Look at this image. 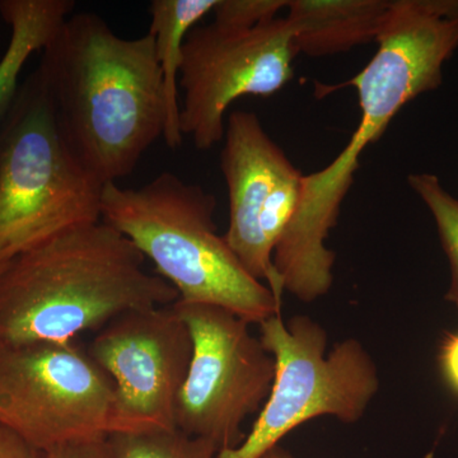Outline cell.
Instances as JSON below:
<instances>
[{"mask_svg": "<svg viewBox=\"0 0 458 458\" xmlns=\"http://www.w3.org/2000/svg\"><path fill=\"white\" fill-rule=\"evenodd\" d=\"M375 55L360 73L336 86L316 84L325 98L342 87L358 93L360 120L331 164L303 176L293 218L273 252L284 292L311 303L328 293L336 254L327 247L336 227L360 157L387 131L401 108L439 89L443 66L458 50V21L443 16L437 0H391Z\"/></svg>", "mask_w": 458, "mask_h": 458, "instance_id": "obj_1", "label": "cell"}, {"mask_svg": "<svg viewBox=\"0 0 458 458\" xmlns=\"http://www.w3.org/2000/svg\"><path fill=\"white\" fill-rule=\"evenodd\" d=\"M38 71L66 143L105 185L129 176L164 138V78L152 33L123 38L98 14H72L42 50Z\"/></svg>", "mask_w": 458, "mask_h": 458, "instance_id": "obj_2", "label": "cell"}, {"mask_svg": "<svg viewBox=\"0 0 458 458\" xmlns=\"http://www.w3.org/2000/svg\"><path fill=\"white\" fill-rule=\"evenodd\" d=\"M129 238L99 221L50 238L0 269V349L73 342L123 313L171 306L176 289L144 269Z\"/></svg>", "mask_w": 458, "mask_h": 458, "instance_id": "obj_3", "label": "cell"}, {"mask_svg": "<svg viewBox=\"0 0 458 458\" xmlns=\"http://www.w3.org/2000/svg\"><path fill=\"white\" fill-rule=\"evenodd\" d=\"M216 198L164 172L140 188L106 183L101 221L131 241L183 303L228 310L249 324L279 315L269 286L250 276L216 223Z\"/></svg>", "mask_w": 458, "mask_h": 458, "instance_id": "obj_4", "label": "cell"}, {"mask_svg": "<svg viewBox=\"0 0 458 458\" xmlns=\"http://www.w3.org/2000/svg\"><path fill=\"white\" fill-rule=\"evenodd\" d=\"M104 189L66 143L36 69L0 123V267L57 234L101 221Z\"/></svg>", "mask_w": 458, "mask_h": 458, "instance_id": "obj_5", "label": "cell"}, {"mask_svg": "<svg viewBox=\"0 0 458 458\" xmlns=\"http://www.w3.org/2000/svg\"><path fill=\"white\" fill-rule=\"evenodd\" d=\"M259 327L262 345L276 360V378L245 441L216 458H260L311 419L352 424L363 417L378 393L379 377L358 340H344L327 355V330L309 316L284 322L279 313Z\"/></svg>", "mask_w": 458, "mask_h": 458, "instance_id": "obj_6", "label": "cell"}, {"mask_svg": "<svg viewBox=\"0 0 458 458\" xmlns=\"http://www.w3.org/2000/svg\"><path fill=\"white\" fill-rule=\"evenodd\" d=\"M114 384L73 342L0 349V426L47 452L113 432Z\"/></svg>", "mask_w": 458, "mask_h": 458, "instance_id": "obj_7", "label": "cell"}, {"mask_svg": "<svg viewBox=\"0 0 458 458\" xmlns=\"http://www.w3.org/2000/svg\"><path fill=\"white\" fill-rule=\"evenodd\" d=\"M188 325L192 357L179 394L174 426L219 451L245 441L242 424L269 396L276 360L249 322L209 304L174 303Z\"/></svg>", "mask_w": 458, "mask_h": 458, "instance_id": "obj_8", "label": "cell"}, {"mask_svg": "<svg viewBox=\"0 0 458 458\" xmlns=\"http://www.w3.org/2000/svg\"><path fill=\"white\" fill-rule=\"evenodd\" d=\"M298 55L285 17L249 31L209 23L195 26L183 42L179 87L180 129L199 150L221 143L225 113L238 98H269L293 78Z\"/></svg>", "mask_w": 458, "mask_h": 458, "instance_id": "obj_9", "label": "cell"}, {"mask_svg": "<svg viewBox=\"0 0 458 458\" xmlns=\"http://www.w3.org/2000/svg\"><path fill=\"white\" fill-rule=\"evenodd\" d=\"M221 170L229 201L225 241L250 276L267 283L282 303L284 286L273 252L297 212L304 174L258 114L241 110L227 117Z\"/></svg>", "mask_w": 458, "mask_h": 458, "instance_id": "obj_10", "label": "cell"}, {"mask_svg": "<svg viewBox=\"0 0 458 458\" xmlns=\"http://www.w3.org/2000/svg\"><path fill=\"white\" fill-rule=\"evenodd\" d=\"M89 354L114 384L111 433L176 429L192 339L174 304L113 319L93 337Z\"/></svg>", "mask_w": 458, "mask_h": 458, "instance_id": "obj_11", "label": "cell"}, {"mask_svg": "<svg viewBox=\"0 0 458 458\" xmlns=\"http://www.w3.org/2000/svg\"><path fill=\"white\" fill-rule=\"evenodd\" d=\"M391 0H288L286 21L298 54L322 57L376 41Z\"/></svg>", "mask_w": 458, "mask_h": 458, "instance_id": "obj_12", "label": "cell"}, {"mask_svg": "<svg viewBox=\"0 0 458 458\" xmlns=\"http://www.w3.org/2000/svg\"><path fill=\"white\" fill-rule=\"evenodd\" d=\"M73 0H2L0 14L11 27V38L0 59V123L20 89V75L32 54L42 51L73 14Z\"/></svg>", "mask_w": 458, "mask_h": 458, "instance_id": "obj_13", "label": "cell"}, {"mask_svg": "<svg viewBox=\"0 0 458 458\" xmlns=\"http://www.w3.org/2000/svg\"><path fill=\"white\" fill-rule=\"evenodd\" d=\"M216 0H153L149 5V33L155 38L156 55L164 78L165 126L164 140L170 149L183 140L180 129L179 80L183 42Z\"/></svg>", "mask_w": 458, "mask_h": 458, "instance_id": "obj_14", "label": "cell"}, {"mask_svg": "<svg viewBox=\"0 0 458 458\" xmlns=\"http://www.w3.org/2000/svg\"><path fill=\"white\" fill-rule=\"evenodd\" d=\"M110 458H216L218 447L177 429L111 433L107 436Z\"/></svg>", "mask_w": 458, "mask_h": 458, "instance_id": "obj_15", "label": "cell"}, {"mask_svg": "<svg viewBox=\"0 0 458 458\" xmlns=\"http://www.w3.org/2000/svg\"><path fill=\"white\" fill-rule=\"evenodd\" d=\"M410 189L426 204L432 214L451 270V283L445 301L458 310V199L442 185L433 174H411L408 176Z\"/></svg>", "mask_w": 458, "mask_h": 458, "instance_id": "obj_16", "label": "cell"}, {"mask_svg": "<svg viewBox=\"0 0 458 458\" xmlns=\"http://www.w3.org/2000/svg\"><path fill=\"white\" fill-rule=\"evenodd\" d=\"M288 0H216L214 25L233 31H249L280 17Z\"/></svg>", "mask_w": 458, "mask_h": 458, "instance_id": "obj_17", "label": "cell"}, {"mask_svg": "<svg viewBox=\"0 0 458 458\" xmlns=\"http://www.w3.org/2000/svg\"><path fill=\"white\" fill-rule=\"evenodd\" d=\"M106 438L107 437H98V438L66 443L45 454L47 458H110Z\"/></svg>", "mask_w": 458, "mask_h": 458, "instance_id": "obj_18", "label": "cell"}, {"mask_svg": "<svg viewBox=\"0 0 458 458\" xmlns=\"http://www.w3.org/2000/svg\"><path fill=\"white\" fill-rule=\"evenodd\" d=\"M438 363L445 384L458 396V331L443 336L439 344Z\"/></svg>", "mask_w": 458, "mask_h": 458, "instance_id": "obj_19", "label": "cell"}, {"mask_svg": "<svg viewBox=\"0 0 458 458\" xmlns=\"http://www.w3.org/2000/svg\"><path fill=\"white\" fill-rule=\"evenodd\" d=\"M0 458H47V454L0 426Z\"/></svg>", "mask_w": 458, "mask_h": 458, "instance_id": "obj_20", "label": "cell"}, {"mask_svg": "<svg viewBox=\"0 0 458 458\" xmlns=\"http://www.w3.org/2000/svg\"><path fill=\"white\" fill-rule=\"evenodd\" d=\"M260 458H294L289 454L285 448H283L282 445H278L276 447L271 448V450L267 451V454H262Z\"/></svg>", "mask_w": 458, "mask_h": 458, "instance_id": "obj_21", "label": "cell"}, {"mask_svg": "<svg viewBox=\"0 0 458 458\" xmlns=\"http://www.w3.org/2000/svg\"><path fill=\"white\" fill-rule=\"evenodd\" d=\"M0 269H2V267H0Z\"/></svg>", "mask_w": 458, "mask_h": 458, "instance_id": "obj_22", "label": "cell"}]
</instances>
